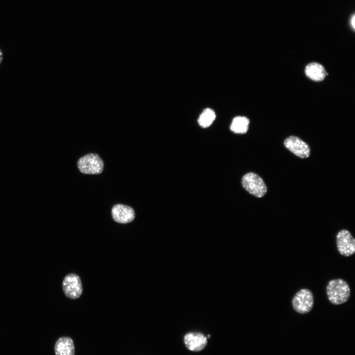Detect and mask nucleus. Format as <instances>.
I'll return each instance as SVG.
<instances>
[{
  "label": "nucleus",
  "mask_w": 355,
  "mask_h": 355,
  "mask_svg": "<svg viewBox=\"0 0 355 355\" xmlns=\"http://www.w3.org/2000/svg\"><path fill=\"white\" fill-rule=\"evenodd\" d=\"M326 293L331 304L338 305L348 301L351 295V288L348 283L344 280L332 279L326 285Z\"/></svg>",
  "instance_id": "obj_1"
},
{
  "label": "nucleus",
  "mask_w": 355,
  "mask_h": 355,
  "mask_svg": "<svg viewBox=\"0 0 355 355\" xmlns=\"http://www.w3.org/2000/svg\"><path fill=\"white\" fill-rule=\"evenodd\" d=\"M314 296L309 289L303 288L299 290L293 296L291 305L293 310L300 314L309 313L313 309Z\"/></svg>",
  "instance_id": "obj_2"
},
{
  "label": "nucleus",
  "mask_w": 355,
  "mask_h": 355,
  "mask_svg": "<svg viewBox=\"0 0 355 355\" xmlns=\"http://www.w3.org/2000/svg\"><path fill=\"white\" fill-rule=\"evenodd\" d=\"M242 184L248 193L258 198L263 197L267 191L263 179L254 173L245 175L242 179Z\"/></svg>",
  "instance_id": "obj_3"
},
{
  "label": "nucleus",
  "mask_w": 355,
  "mask_h": 355,
  "mask_svg": "<svg viewBox=\"0 0 355 355\" xmlns=\"http://www.w3.org/2000/svg\"><path fill=\"white\" fill-rule=\"evenodd\" d=\"M104 162L99 155L89 153L80 157L77 162V167L83 174H99L103 172Z\"/></svg>",
  "instance_id": "obj_4"
},
{
  "label": "nucleus",
  "mask_w": 355,
  "mask_h": 355,
  "mask_svg": "<svg viewBox=\"0 0 355 355\" xmlns=\"http://www.w3.org/2000/svg\"><path fill=\"white\" fill-rule=\"evenodd\" d=\"M336 244L339 253L349 257L355 253V239L347 229L340 230L336 236Z\"/></svg>",
  "instance_id": "obj_5"
},
{
  "label": "nucleus",
  "mask_w": 355,
  "mask_h": 355,
  "mask_svg": "<svg viewBox=\"0 0 355 355\" xmlns=\"http://www.w3.org/2000/svg\"><path fill=\"white\" fill-rule=\"evenodd\" d=\"M62 287L65 295L71 299L78 298L83 291L82 282L80 277L74 273L65 276L62 283Z\"/></svg>",
  "instance_id": "obj_6"
},
{
  "label": "nucleus",
  "mask_w": 355,
  "mask_h": 355,
  "mask_svg": "<svg viewBox=\"0 0 355 355\" xmlns=\"http://www.w3.org/2000/svg\"><path fill=\"white\" fill-rule=\"evenodd\" d=\"M284 143L288 150L300 158H305L310 156V148L308 144L296 136L288 137Z\"/></svg>",
  "instance_id": "obj_7"
},
{
  "label": "nucleus",
  "mask_w": 355,
  "mask_h": 355,
  "mask_svg": "<svg viewBox=\"0 0 355 355\" xmlns=\"http://www.w3.org/2000/svg\"><path fill=\"white\" fill-rule=\"evenodd\" d=\"M184 345L186 348L193 352H199L206 347L207 338L202 333L190 332L186 333L183 338Z\"/></svg>",
  "instance_id": "obj_8"
},
{
  "label": "nucleus",
  "mask_w": 355,
  "mask_h": 355,
  "mask_svg": "<svg viewBox=\"0 0 355 355\" xmlns=\"http://www.w3.org/2000/svg\"><path fill=\"white\" fill-rule=\"evenodd\" d=\"M111 215L115 222L122 224L132 222L135 217L134 210L132 207L122 204H116L112 207Z\"/></svg>",
  "instance_id": "obj_9"
},
{
  "label": "nucleus",
  "mask_w": 355,
  "mask_h": 355,
  "mask_svg": "<svg viewBox=\"0 0 355 355\" xmlns=\"http://www.w3.org/2000/svg\"><path fill=\"white\" fill-rule=\"evenodd\" d=\"M305 73L308 78L316 82L322 81L328 74L323 66L316 62L309 63L306 66Z\"/></svg>",
  "instance_id": "obj_10"
},
{
  "label": "nucleus",
  "mask_w": 355,
  "mask_h": 355,
  "mask_svg": "<svg viewBox=\"0 0 355 355\" xmlns=\"http://www.w3.org/2000/svg\"><path fill=\"white\" fill-rule=\"evenodd\" d=\"M56 355H74L73 342L69 337H62L58 339L54 347Z\"/></svg>",
  "instance_id": "obj_11"
},
{
  "label": "nucleus",
  "mask_w": 355,
  "mask_h": 355,
  "mask_svg": "<svg viewBox=\"0 0 355 355\" xmlns=\"http://www.w3.org/2000/svg\"><path fill=\"white\" fill-rule=\"evenodd\" d=\"M249 119L242 116H238L234 118L230 125L231 130L237 134H245L248 129Z\"/></svg>",
  "instance_id": "obj_12"
},
{
  "label": "nucleus",
  "mask_w": 355,
  "mask_h": 355,
  "mask_svg": "<svg viewBox=\"0 0 355 355\" xmlns=\"http://www.w3.org/2000/svg\"><path fill=\"white\" fill-rule=\"evenodd\" d=\"M214 111L210 108H206L200 114L198 119V123L200 126L206 128L210 126L215 118Z\"/></svg>",
  "instance_id": "obj_13"
},
{
  "label": "nucleus",
  "mask_w": 355,
  "mask_h": 355,
  "mask_svg": "<svg viewBox=\"0 0 355 355\" xmlns=\"http://www.w3.org/2000/svg\"><path fill=\"white\" fill-rule=\"evenodd\" d=\"M351 20V25H352L354 30H355V14H353L352 15Z\"/></svg>",
  "instance_id": "obj_14"
},
{
  "label": "nucleus",
  "mask_w": 355,
  "mask_h": 355,
  "mask_svg": "<svg viewBox=\"0 0 355 355\" xmlns=\"http://www.w3.org/2000/svg\"><path fill=\"white\" fill-rule=\"evenodd\" d=\"M3 59V53L1 49H0V65Z\"/></svg>",
  "instance_id": "obj_15"
},
{
  "label": "nucleus",
  "mask_w": 355,
  "mask_h": 355,
  "mask_svg": "<svg viewBox=\"0 0 355 355\" xmlns=\"http://www.w3.org/2000/svg\"><path fill=\"white\" fill-rule=\"evenodd\" d=\"M208 338H210V337H211V335H208Z\"/></svg>",
  "instance_id": "obj_16"
}]
</instances>
